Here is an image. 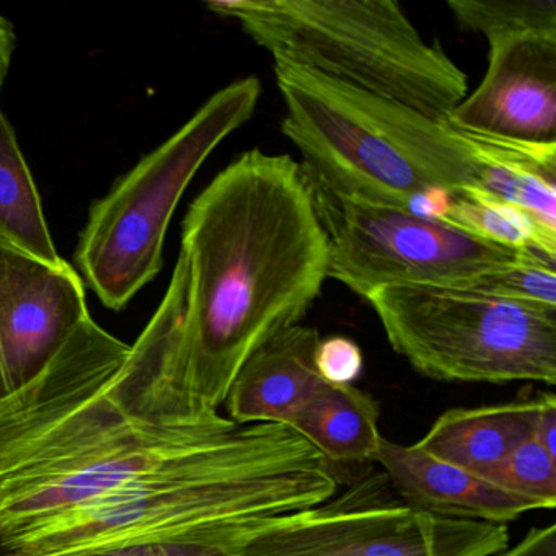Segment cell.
Wrapping results in <instances>:
<instances>
[{
	"mask_svg": "<svg viewBox=\"0 0 556 556\" xmlns=\"http://www.w3.org/2000/svg\"><path fill=\"white\" fill-rule=\"evenodd\" d=\"M184 324L178 291H167L132 346L92 318L41 376L0 402V542L239 426L185 389Z\"/></svg>",
	"mask_w": 556,
	"mask_h": 556,
	"instance_id": "obj_1",
	"label": "cell"
},
{
	"mask_svg": "<svg viewBox=\"0 0 556 556\" xmlns=\"http://www.w3.org/2000/svg\"><path fill=\"white\" fill-rule=\"evenodd\" d=\"M180 252L190 268L185 387L219 409L240 367L299 325L328 279L327 233L301 164L260 149L239 155L191 203Z\"/></svg>",
	"mask_w": 556,
	"mask_h": 556,
	"instance_id": "obj_2",
	"label": "cell"
},
{
	"mask_svg": "<svg viewBox=\"0 0 556 556\" xmlns=\"http://www.w3.org/2000/svg\"><path fill=\"white\" fill-rule=\"evenodd\" d=\"M282 132L312 184L341 200L409 211L431 191L458 193L477 164L445 123L333 77L275 61Z\"/></svg>",
	"mask_w": 556,
	"mask_h": 556,
	"instance_id": "obj_3",
	"label": "cell"
},
{
	"mask_svg": "<svg viewBox=\"0 0 556 556\" xmlns=\"http://www.w3.org/2000/svg\"><path fill=\"white\" fill-rule=\"evenodd\" d=\"M275 61L333 77L444 123L467 74L428 43L393 0H213Z\"/></svg>",
	"mask_w": 556,
	"mask_h": 556,
	"instance_id": "obj_4",
	"label": "cell"
},
{
	"mask_svg": "<svg viewBox=\"0 0 556 556\" xmlns=\"http://www.w3.org/2000/svg\"><path fill=\"white\" fill-rule=\"evenodd\" d=\"M260 97L256 77L224 87L92 204L76 262L105 307L122 311L161 273L168 224L185 190L211 152L252 118Z\"/></svg>",
	"mask_w": 556,
	"mask_h": 556,
	"instance_id": "obj_5",
	"label": "cell"
},
{
	"mask_svg": "<svg viewBox=\"0 0 556 556\" xmlns=\"http://www.w3.org/2000/svg\"><path fill=\"white\" fill-rule=\"evenodd\" d=\"M387 340L432 380L556 383V308L444 286H392L367 295Z\"/></svg>",
	"mask_w": 556,
	"mask_h": 556,
	"instance_id": "obj_6",
	"label": "cell"
},
{
	"mask_svg": "<svg viewBox=\"0 0 556 556\" xmlns=\"http://www.w3.org/2000/svg\"><path fill=\"white\" fill-rule=\"evenodd\" d=\"M390 488L386 475H370L340 496L265 520L236 556H496L509 548L506 526L434 516Z\"/></svg>",
	"mask_w": 556,
	"mask_h": 556,
	"instance_id": "obj_7",
	"label": "cell"
},
{
	"mask_svg": "<svg viewBox=\"0 0 556 556\" xmlns=\"http://www.w3.org/2000/svg\"><path fill=\"white\" fill-rule=\"evenodd\" d=\"M308 184L327 233L328 278L364 299L392 286L452 288L533 253L484 242L412 211L341 200Z\"/></svg>",
	"mask_w": 556,
	"mask_h": 556,
	"instance_id": "obj_8",
	"label": "cell"
},
{
	"mask_svg": "<svg viewBox=\"0 0 556 556\" xmlns=\"http://www.w3.org/2000/svg\"><path fill=\"white\" fill-rule=\"evenodd\" d=\"M90 318L73 266L0 243V402L41 376Z\"/></svg>",
	"mask_w": 556,
	"mask_h": 556,
	"instance_id": "obj_9",
	"label": "cell"
},
{
	"mask_svg": "<svg viewBox=\"0 0 556 556\" xmlns=\"http://www.w3.org/2000/svg\"><path fill=\"white\" fill-rule=\"evenodd\" d=\"M488 70L444 123L529 142H556V31L488 38Z\"/></svg>",
	"mask_w": 556,
	"mask_h": 556,
	"instance_id": "obj_10",
	"label": "cell"
},
{
	"mask_svg": "<svg viewBox=\"0 0 556 556\" xmlns=\"http://www.w3.org/2000/svg\"><path fill=\"white\" fill-rule=\"evenodd\" d=\"M403 503L447 519L500 523L540 509L533 501L507 493L480 475L445 464L415 445L383 438L372 458Z\"/></svg>",
	"mask_w": 556,
	"mask_h": 556,
	"instance_id": "obj_11",
	"label": "cell"
},
{
	"mask_svg": "<svg viewBox=\"0 0 556 556\" xmlns=\"http://www.w3.org/2000/svg\"><path fill=\"white\" fill-rule=\"evenodd\" d=\"M320 340L315 328L295 325L256 350L230 383L223 405L227 418L282 425L321 380L315 366Z\"/></svg>",
	"mask_w": 556,
	"mask_h": 556,
	"instance_id": "obj_12",
	"label": "cell"
},
{
	"mask_svg": "<svg viewBox=\"0 0 556 556\" xmlns=\"http://www.w3.org/2000/svg\"><path fill=\"white\" fill-rule=\"evenodd\" d=\"M447 126L473 157L480 190L556 233V142L519 141Z\"/></svg>",
	"mask_w": 556,
	"mask_h": 556,
	"instance_id": "obj_13",
	"label": "cell"
},
{
	"mask_svg": "<svg viewBox=\"0 0 556 556\" xmlns=\"http://www.w3.org/2000/svg\"><path fill=\"white\" fill-rule=\"evenodd\" d=\"M539 409L540 396L504 405L448 409L415 447L445 464L483 475L532 439Z\"/></svg>",
	"mask_w": 556,
	"mask_h": 556,
	"instance_id": "obj_14",
	"label": "cell"
},
{
	"mask_svg": "<svg viewBox=\"0 0 556 556\" xmlns=\"http://www.w3.org/2000/svg\"><path fill=\"white\" fill-rule=\"evenodd\" d=\"M379 403L354 386L324 379L289 413L282 425L298 432L328 462L372 460L383 435Z\"/></svg>",
	"mask_w": 556,
	"mask_h": 556,
	"instance_id": "obj_15",
	"label": "cell"
},
{
	"mask_svg": "<svg viewBox=\"0 0 556 556\" xmlns=\"http://www.w3.org/2000/svg\"><path fill=\"white\" fill-rule=\"evenodd\" d=\"M0 243L48 263L63 262L11 123L0 110Z\"/></svg>",
	"mask_w": 556,
	"mask_h": 556,
	"instance_id": "obj_16",
	"label": "cell"
},
{
	"mask_svg": "<svg viewBox=\"0 0 556 556\" xmlns=\"http://www.w3.org/2000/svg\"><path fill=\"white\" fill-rule=\"evenodd\" d=\"M439 220L484 242L539 253L556 262V233L546 232L529 216L484 193L477 185H468L454 194Z\"/></svg>",
	"mask_w": 556,
	"mask_h": 556,
	"instance_id": "obj_17",
	"label": "cell"
},
{
	"mask_svg": "<svg viewBox=\"0 0 556 556\" xmlns=\"http://www.w3.org/2000/svg\"><path fill=\"white\" fill-rule=\"evenodd\" d=\"M458 27L484 38L556 31L555 0H448Z\"/></svg>",
	"mask_w": 556,
	"mask_h": 556,
	"instance_id": "obj_18",
	"label": "cell"
},
{
	"mask_svg": "<svg viewBox=\"0 0 556 556\" xmlns=\"http://www.w3.org/2000/svg\"><path fill=\"white\" fill-rule=\"evenodd\" d=\"M555 263L545 256L529 253L517 262L478 273L452 288L535 307L556 308Z\"/></svg>",
	"mask_w": 556,
	"mask_h": 556,
	"instance_id": "obj_19",
	"label": "cell"
},
{
	"mask_svg": "<svg viewBox=\"0 0 556 556\" xmlns=\"http://www.w3.org/2000/svg\"><path fill=\"white\" fill-rule=\"evenodd\" d=\"M480 477L506 490L507 493L533 501L540 509H553L556 504V458L533 439L520 444L503 462Z\"/></svg>",
	"mask_w": 556,
	"mask_h": 556,
	"instance_id": "obj_20",
	"label": "cell"
},
{
	"mask_svg": "<svg viewBox=\"0 0 556 556\" xmlns=\"http://www.w3.org/2000/svg\"><path fill=\"white\" fill-rule=\"evenodd\" d=\"M315 366L325 382L353 386L354 380L363 374V351L350 338H325L315 351Z\"/></svg>",
	"mask_w": 556,
	"mask_h": 556,
	"instance_id": "obj_21",
	"label": "cell"
},
{
	"mask_svg": "<svg viewBox=\"0 0 556 556\" xmlns=\"http://www.w3.org/2000/svg\"><path fill=\"white\" fill-rule=\"evenodd\" d=\"M496 556H556V526L533 527L513 548Z\"/></svg>",
	"mask_w": 556,
	"mask_h": 556,
	"instance_id": "obj_22",
	"label": "cell"
},
{
	"mask_svg": "<svg viewBox=\"0 0 556 556\" xmlns=\"http://www.w3.org/2000/svg\"><path fill=\"white\" fill-rule=\"evenodd\" d=\"M532 439L556 458V399L552 392L540 395V409Z\"/></svg>",
	"mask_w": 556,
	"mask_h": 556,
	"instance_id": "obj_23",
	"label": "cell"
},
{
	"mask_svg": "<svg viewBox=\"0 0 556 556\" xmlns=\"http://www.w3.org/2000/svg\"><path fill=\"white\" fill-rule=\"evenodd\" d=\"M15 51V31L11 22L0 15V90L4 86L8 77L9 66H11L12 54Z\"/></svg>",
	"mask_w": 556,
	"mask_h": 556,
	"instance_id": "obj_24",
	"label": "cell"
}]
</instances>
